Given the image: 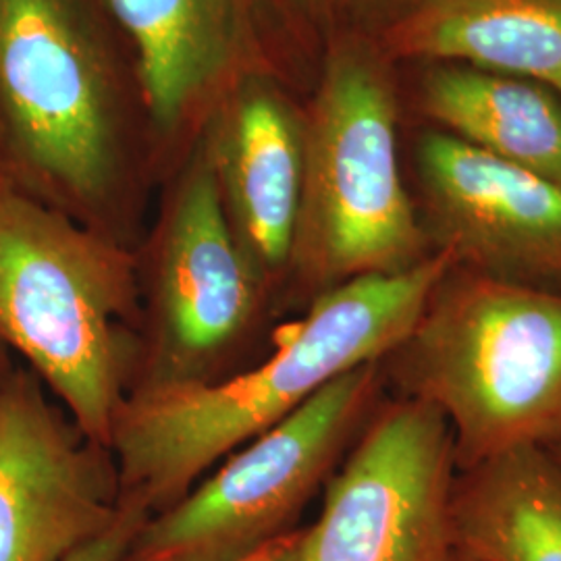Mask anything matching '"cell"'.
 I'll return each instance as SVG.
<instances>
[{
  "label": "cell",
  "mask_w": 561,
  "mask_h": 561,
  "mask_svg": "<svg viewBox=\"0 0 561 561\" xmlns=\"http://www.w3.org/2000/svg\"><path fill=\"white\" fill-rule=\"evenodd\" d=\"M148 518L150 514L141 510L140 505L123 502V512L115 526L108 533H104L101 539L76 551L67 561H119Z\"/></svg>",
  "instance_id": "obj_16"
},
{
  "label": "cell",
  "mask_w": 561,
  "mask_h": 561,
  "mask_svg": "<svg viewBox=\"0 0 561 561\" xmlns=\"http://www.w3.org/2000/svg\"><path fill=\"white\" fill-rule=\"evenodd\" d=\"M421 104L445 134L561 185V102L551 88L435 65L422 78Z\"/></svg>",
  "instance_id": "obj_15"
},
{
  "label": "cell",
  "mask_w": 561,
  "mask_h": 561,
  "mask_svg": "<svg viewBox=\"0 0 561 561\" xmlns=\"http://www.w3.org/2000/svg\"><path fill=\"white\" fill-rule=\"evenodd\" d=\"M451 268L431 254L398 275L343 283L275 327L271 350L210 385L131 393L111 433L121 502L150 516L181 497L241 445L294 414L345 373L381 362L410 333Z\"/></svg>",
  "instance_id": "obj_2"
},
{
  "label": "cell",
  "mask_w": 561,
  "mask_h": 561,
  "mask_svg": "<svg viewBox=\"0 0 561 561\" xmlns=\"http://www.w3.org/2000/svg\"><path fill=\"white\" fill-rule=\"evenodd\" d=\"M0 345L111 449L140 364L136 250L0 183Z\"/></svg>",
  "instance_id": "obj_4"
},
{
  "label": "cell",
  "mask_w": 561,
  "mask_h": 561,
  "mask_svg": "<svg viewBox=\"0 0 561 561\" xmlns=\"http://www.w3.org/2000/svg\"><path fill=\"white\" fill-rule=\"evenodd\" d=\"M198 144L233 238L277 310L300 210L304 106L287 80L252 76L219 104Z\"/></svg>",
  "instance_id": "obj_12"
},
{
  "label": "cell",
  "mask_w": 561,
  "mask_h": 561,
  "mask_svg": "<svg viewBox=\"0 0 561 561\" xmlns=\"http://www.w3.org/2000/svg\"><path fill=\"white\" fill-rule=\"evenodd\" d=\"M301 537H304V528H296L294 533L266 542L259 551L238 561H296L300 551Z\"/></svg>",
  "instance_id": "obj_19"
},
{
  "label": "cell",
  "mask_w": 561,
  "mask_h": 561,
  "mask_svg": "<svg viewBox=\"0 0 561 561\" xmlns=\"http://www.w3.org/2000/svg\"><path fill=\"white\" fill-rule=\"evenodd\" d=\"M134 62L152 169L171 178L229 92L252 76L285 80L291 20L283 0H101Z\"/></svg>",
  "instance_id": "obj_8"
},
{
  "label": "cell",
  "mask_w": 561,
  "mask_h": 561,
  "mask_svg": "<svg viewBox=\"0 0 561 561\" xmlns=\"http://www.w3.org/2000/svg\"><path fill=\"white\" fill-rule=\"evenodd\" d=\"M125 48L101 0H0V183L136 250L157 178Z\"/></svg>",
  "instance_id": "obj_1"
},
{
  "label": "cell",
  "mask_w": 561,
  "mask_h": 561,
  "mask_svg": "<svg viewBox=\"0 0 561 561\" xmlns=\"http://www.w3.org/2000/svg\"><path fill=\"white\" fill-rule=\"evenodd\" d=\"M454 437L428 403L387 396L324 484L296 561H443Z\"/></svg>",
  "instance_id": "obj_9"
},
{
  "label": "cell",
  "mask_w": 561,
  "mask_h": 561,
  "mask_svg": "<svg viewBox=\"0 0 561 561\" xmlns=\"http://www.w3.org/2000/svg\"><path fill=\"white\" fill-rule=\"evenodd\" d=\"M547 449H549V451H551V454H553L561 463V442L553 443V445H551V447H547Z\"/></svg>",
  "instance_id": "obj_22"
},
{
  "label": "cell",
  "mask_w": 561,
  "mask_h": 561,
  "mask_svg": "<svg viewBox=\"0 0 561 561\" xmlns=\"http://www.w3.org/2000/svg\"><path fill=\"white\" fill-rule=\"evenodd\" d=\"M18 366V360L0 345V391L4 387V382L9 379V375L13 373V368Z\"/></svg>",
  "instance_id": "obj_20"
},
{
  "label": "cell",
  "mask_w": 561,
  "mask_h": 561,
  "mask_svg": "<svg viewBox=\"0 0 561 561\" xmlns=\"http://www.w3.org/2000/svg\"><path fill=\"white\" fill-rule=\"evenodd\" d=\"M451 547L479 561H561V463L520 447L456 472Z\"/></svg>",
  "instance_id": "obj_14"
},
{
  "label": "cell",
  "mask_w": 561,
  "mask_h": 561,
  "mask_svg": "<svg viewBox=\"0 0 561 561\" xmlns=\"http://www.w3.org/2000/svg\"><path fill=\"white\" fill-rule=\"evenodd\" d=\"M414 0H341V18L354 23V30L379 34L385 25L412 4Z\"/></svg>",
  "instance_id": "obj_17"
},
{
  "label": "cell",
  "mask_w": 561,
  "mask_h": 561,
  "mask_svg": "<svg viewBox=\"0 0 561 561\" xmlns=\"http://www.w3.org/2000/svg\"><path fill=\"white\" fill-rule=\"evenodd\" d=\"M558 94H560V96H561V90H560V92H558Z\"/></svg>",
  "instance_id": "obj_23"
},
{
  "label": "cell",
  "mask_w": 561,
  "mask_h": 561,
  "mask_svg": "<svg viewBox=\"0 0 561 561\" xmlns=\"http://www.w3.org/2000/svg\"><path fill=\"white\" fill-rule=\"evenodd\" d=\"M375 38L393 62L463 65L561 90V0H414Z\"/></svg>",
  "instance_id": "obj_13"
},
{
  "label": "cell",
  "mask_w": 561,
  "mask_h": 561,
  "mask_svg": "<svg viewBox=\"0 0 561 561\" xmlns=\"http://www.w3.org/2000/svg\"><path fill=\"white\" fill-rule=\"evenodd\" d=\"M393 60L373 34L333 30L304 106L300 210L279 314L343 283L405 273L433 252L400 162Z\"/></svg>",
  "instance_id": "obj_3"
},
{
  "label": "cell",
  "mask_w": 561,
  "mask_h": 561,
  "mask_svg": "<svg viewBox=\"0 0 561 561\" xmlns=\"http://www.w3.org/2000/svg\"><path fill=\"white\" fill-rule=\"evenodd\" d=\"M443 561H479V560H474V558H470V556H468V553H463V551H460V549H454V547H451V551H449V553H447V558H445V560Z\"/></svg>",
  "instance_id": "obj_21"
},
{
  "label": "cell",
  "mask_w": 561,
  "mask_h": 561,
  "mask_svg": "<svg viewBox=\"0 0 561 561\" xmlns=\"http://www.w3.org/2000/svg\"><path fill=\"white\" fill-rule=\"evenodd\" d=\"M121 512L113 451L18 364L0 391V561H67Z\"/></svg>",
  "instance_id": "obj_10"
},
{
  "label": "cell",
  "mask_w": 561,
  "mask_h": 561,
  "mask_svg": "<svg viewBox=\"0 0 561 561\" xmlns=\"http://www.w3.org/2000/svg\"><path fill=\"white\" fill-rule=\"evenodd\" d=\"M387 396L381 362L329 382L144 522L121 561H238L294 533Z\"/></svg>",
  "instance_id": "obj_7"
},
{
  "label": "cell",
  "mask_w": 561,
  "mask_h": 561,
  "mask_svg": "<svg viewBox=\"0 0 561 561\" xmlns=\"http://www.w3.org/2000/svg\"><path fill=\"white\" fill-rule=\"evenodd\" d=\"M416 213L451 268L561 291V185L445 134L416 144Z\"/></svg>",
  "instance_id": "obj_11"
},
{
  "label": "cell",
  "mask_w": 561,
  "mask_h": 561,
  "mask_svg": "<svg viewBox=\"0 0 561 561\" xmlns=\"http://www.w3.org/2000/svg\"><path fill=\"white\" fill-rule=\"evenodd\" d=\"M162 183L159 217L136 248L140 364L131 393L221 381L261 358L277 317L233 238L201 144Z\"/></svg>",
  "instance_id": "obj_6"
},
{
  "label": "cell",
  "mask_w": 561,
  "mask_h": 561,
  "mask_svg": "<svg viewBox=\"0 0 561 561\" xmlns=\"http://www.w3.org/2000/svg\"><path fill=\"white\" fill-rule=\"evenodd\" d=\"M291 20L310 25L337 30L335 21L341 18V0H283Z\"/></svg>",
  "instance_id": "obj_18"
},
{
  "label": "cell",
  "mask_w": 561,
  "mask_h": 561,
  "mask_svg": "<svg viewBox=\"0 0 561 561\" xmlns=\"http://www.w3.org/2000/svg\"><path fill=\"white\" fill-rule=\"evenodd\" d=\"M387 393L439 410L456 468L561 442V291L449 268L381 360Z\"/></svg>",
  "instance_id": "obj_5"
}]
</instances>
